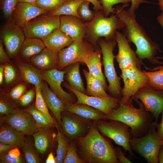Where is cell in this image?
<instances>
[{"instance_id":"cell-1","label":"cell","mask_w":163,"mask_h":163,"mask_svg":"<svg viewBox=\"0 0 163 163\" xmlns=\"http://www.w3.org/2000/svg\"><path fill=\"white\" fill-rule=\"evenodd\" d=\"M74 141L79 156L86 163H119L111 141L100 133L95 121L85 136Z\"/></svg>"},{"instance_id":"cell-2","label":"cell","mask_w":163,"mask_h":163,"mask_svg":"<svg viewBox=\"0 0 163 163\" xmlns=\"http://www.w3.org/2000/svg\"><path fill=\"white\" fill-rule=\"evenodd\" d=\"M129 5L124 4L122 7L117 6L115 14L120 20L124 23L125 27L123 34L129 43H133L136 46V53L141 61L147 59L153 64H162L155 57L160 47L155 42L149 37L143 28L138 23L136 19L135 13H131L124 9Z\"/></svg>"},{"instance_id":"cell-3","label":"cell","mask_w":163,"mask_h":163,"mask_svg":"<svg viewBox=\"0 0 163 163\" xmlns=\"http://www.w3.org/2000/svg\"><path fill=\"white\" fill-rule=\"evenodd\" d=\"M133 96L125 103H120L116 109L103 120H114L121 121L129 126L132 138H139L146 135L155 119L150 112L146 111L144 105L138 99L134 100L139 106L136 108L133 103Z\"/></svg>"},{"instance_id":"cell-4","label":"cell","mask_w":163,"mask_h":163,"mask_svg":"<svg viewBox=\"0 0 163 163\" xmlns=\"http://www.w3.org/2000/svg\"><path fill=\"white\" fill-rule=\"evenodd\" d=\"M94 12L93 20L85 22L87 31L83 39L92 43L96 49L99 47L97 42L100 38L104 37L107 41L115 40L117 30L124 28L125 25L115 14L108 17L102 10H95Z\"/></svg>"},{"instance_id":"cell-5","label":"cell","mask_w":163,"mask_h":163,"mask_svg":"<svg viewBox=\"0 0 163 163\" xmlns=\"http://www.w3.org/2000/svg\"><path fill=\"white\" fill-rule=\"evenodd\" d=\"M101 50L104 73L109 83L107 91L111 97L121 99L122 89L120 78L117 75L114 64L115 56L113 51L117 43L116 40L107 41L101 37L97 42Z\"/></svg>"},{"instance_id":"cell-6","label":"cell","mask_w":163,"mask_h":163,"mask_svg":"<svg viewBox=\"0 0 163 163\" xmlns=\"http://www.w3.org/2000/svg\"><path fill=\"white\" fill-rule=\"evenodd\" d=\"M157 123L155 121L153 123L146 135L139 138H132L129 142L131 150L143 157L148 163H158V151L163 145V140L155 130Z\"/></svg>"},{"instance_id":"cell-7","label":"cell","mask_w":163,"mask_h":163,"mask_svg":"<svg viewBox=\"0 0 163 163\" xmlns=\"http://www.w3.org/2000/svg\"><path fill=\"white\" fill-rule=\"evenodd\" d=\"M100 120L95 121L96 126L100 133L114 142L115 143L123 147L125 152L128 151L130 157L134 154L129 146L132 138L129 126L119 121L114 120Z\"/></svg>"},{"instance_id":"cell-8","label":"cell","mask_w":163,"mask_h":163,"mask_svg":"<svg viewBox=\"0 0 163 163\" xmlns=\"http://www.w3.org/2000/svg\"><path fill=\"white\" fill-rule=\"evenodd\" d=\"M96 49L93 45L84 39L74 41L69 46L58 52L57 69L62 70L69 65L77 62L84 63L89 55Z\"/></svg>"},{"instance_id":"cell-9","label":"cell","mask_w":163,"mask_h":163,"mask_svg":"<svg viewBox=\"0 0 163 163\" xmlns=\"http://www.w3.org/2000/svg\"><path fill=\"white\" fill-rule=\"evenodd\" d=\"M60 25V16L46 14L40 15L30 21L22 28L26 38L43 40Z\"/></svg>"},{"instance_id":"cell-10","label":"cell","mask_w":163,"mask_h":163,"mask_svg":"<svg viewBox=\"0 0 163 163\" xmlns=\"http://www.w3.org/2000/svg\"><path fill=\"white\" fill-rule=\"evenodd\" d=\"M61 118V131L70 142L85 136L94 121L65 110L62 113Z\"/></svg>"},{"instance_id":"cell-11","label":"cell","mask_w":163,"mask_h":163,"mask_svg":"<svg viewBox=\"0 0 163 163\" xmlns=\"http://www.w3.org/2000/svg\"><path fill=\"white\" fill-rule=\"evenodd\" d=\"M121 77L124 83L120 103H125L141 88L148 85L149 78L137 66L121 70Z\"/></svg>"},{"instance_id":"cell-12","label":"cell","mask_w":163,"mask_h":163,"mask_svg":"<svg viewBox=\"0 0 163 163\" xmlns=\"http://www.w3.org/2000/svg\"><path fill=\"white\" fill-rule=\"evenodd\" d=\"M0 37L8 55L11 58L18 56L26 38L22 28L11 21L2 28Z\"/></svg>"},{"instance_id":"cell-13","label":"cell","mask_w":163,"mask_h":163,"mask_svg":"<svg viewBox=\"0 0 163 163\" xmlns=\"http://www.w3.org/2000/svg\"><path fill=\"white\" fill-rule=\"evenodd\" d=\"M133 97V100L141 101L145 110L151 113L157 122L159 115L163 111V90H155L147 85L139 89Z\"/></svg>"},{"instance_id":"cell-14","label":"cell","mask_w":163,"mask_h":163,"mask_svg":"<svg viewBox=\"0 0 163 163\" xmlns=\"http://www.w3.org/2000/svg\"><path fill=\"white\" fill-rule=\"evenodd\" d=\"M2 116L1 118L2 123H6L24 135H33L38 130L32 115L24 110L18 109L12 113Z\"/></svg>"},{"instance_id":"cell-15","label":"cell","mask_w":163,"mask_h":163,"mask_svg":"<svg viewBox=\"0 0 163 163\" xmlns=\"http://www.w3.org/2000/svg\"><path fill=\"white\" fill-rule=\"evenodd\" d=\"M115 40L117 44L118 51L115 58L121 70L129 69L134 66L141 69L142 62L132 49L124 35L117 30Z\"/></svg>"},{"instance_id":"cell-16","label":"cell","mask_w":163,"mask_h":163,"mask_svg":"<svg viewBox=\"0 0 163 163\" xmlns=\"http://www.w3.org/2000/svg\"><path fill=\"white\" fill-rule=\"evenodd\" d=\"M64 85L76 97L77 100L75 104H87L98 110L106 115L110 113L113 109L117 108L119 106L120 99L111 96L104 97L88 96L74 90L67 83H64Z\"/></svg>"},{"instance_id":"cell-17","label":"cell","mask_w":163,"mask_h":163,"mask_svg":"<svg viewBox=\"0 0 163 163\" xmlns=\"http://www.w3.org/2000/svg\"><path fill=\"white\" fill-rule=\"evenodd\" d=\"M65 73L64 70L57 69L42 71V79L46 82L51 90L65 104L75 103L77 100L74 96L65 91L62 87Z\"/></svg>"},{"instance_id":"cell-18","label":"cell","mask_w":163,"mask_h":163,"mask_svg":"<svg viewBox=\"0 0 163 163\" xmlns=\"http://www.w3.org/2000/svg\"><path fill=\"white\" fill-rule=\"evenodd\" d=\"M48 12L32 3L19 2L11 17V21L21 28L37 17Z\"/></svg>"},{"instance_id":"cell-19","label":"cell","mask_w":163,"mask_h":163,"mask_svg":"<svg viewBox=\"0 0 163 163\" xmlns=\"http://www.w3.org/2000/svg\"><path fill=\"white\" fill-rule=\"evenodd\" d=\"M59 29L70 36L73 41L83 39L87 27L84 22L79 18L72 15L60 16Z\"/></svg>"},{"instance_id":"cell-20","label":"cell","mask_w":163,"mask_h":163,"mask_svg":"<svg viewBox=\"0 0 163 163\" xmlns=\"http://www.w3.org/2000/svg\"><path fill=\"white\" fill-rule=\"evenodd\" d=\"M41 89L42 94L47 107L54 116L61 131V114L65 110V104L51 90L48 84L43 80L42 81Z\"/></svg>"},{"instance_id":"cell-21","label":"cell","mask_w":163,"mask_h":163,"mask_svg":"<svg viewBox=\"0 0 163 163\" xmlns=\"http://www.w3.org/2000/svg\"><path fill=\"white\" fill-rule=\"evenodd\" d=\"M30 61L32 65L41 71L57 69L58 52L46 47L40 53L32 57Z\"/></svg>"},{"instance_id":"cell-22","label":"cell","mask_w":163,"mask_h":163,"mask_svg":"<svg viewBox=\"0 0 163 163\" xmlns=\"http://www.w3.org/2000/svg\"><path fill=\"white\" fill-rule=\"evenodd\" d=\"M15 62L25 81L35 86L41 87L43 81L42 71L33 65L23 62L19 57H17Z\"/></svg>"},{"instance_id":"cell-23","label":"cell","mask_w":163,"mask_h":163,"mask_svg":"<svg viewBox=\"0 0 163 163\" xmlns=\"http://www.w3.org/2000/svg\"><path fill=\"white\" fill-rule=\"evenodd\" d=\"M42 40L46 47L57 52L69 46L74 41L59 28L55 29Z\"/></svg>"},{"instance_id":"cell-24","label":"cell","mask_w":163,"mask_h":163,"mask_svg":"<svg viewBox=\"0 0 163 163\" xmlns=\"http://www.w3.org/2000/svg\"><path fill=\"white\" fill-rule=\"evenodd\" d=\"M101 54V50L99 47L89 55L84 63L87 66L90 73L100 81L104 89L106 91L108 86L102 71Z\"/></svg>"},{"instance_id":"cell-25","label":"cell","mask_w":163,"mask_h":163,"mask_svg":"<svg viewBox=\"0 0 163 163\" xmlns=\"http://www.w3.org/2000/svg\"><path fill=\"white\" fill-rule=\"evenodd\" d=\"M65 110L93 121L103 120L105 115L98 110L83 104H66L65 105Z\"/></svg>"},{"instance_id":"cell-26","label":"cell","mask_w":163,"mask_h":163,"mask_svg":"<svg viewBox=\"0 0 163 163\" xmlns=\"http://www.w3.org/2000/svg\"><path fill=\"white\" fill-rule=\"evenodd\" d=\"M2 123L0 129V143L12 145L18 148H22L26 140L24 135L6 123Z\"/></svg>"},{"instance_id":"cell-27","label":"cell","mask_w":163,"mask_h":163,"mask_svg":"<svg viewBox=\"0 0 163 163\" xmlns=\"http://www.w3.org/2000/svg\"><path fill=\"white\" fill-rule=\"evenodd\" d=\"M50 128H38V131L33 135L34 146L38 152L42 155L44 154L53 145L56 136Z\"/></svg>"},{"instance_id":"cell-28","label":"cell","mask_w":163,"mask_h":163,"mask_svg":"<svg viewBox=\"0 0 163 163\" xmlns=\"http://www.w3.org/2000/svg\"><path fill=\"white\" fill-rule=\"evenodd\" d=\"M81 63L77 62L71 64L63 70L65 71L64 78L69 86L80 92L86 94V89L80 72Z\"/></svg>"},{"instance_id":"cell-29","label":"cell","mask_w":163,"mask_h":163,"mask_svg":"<svg viewBox=\"0 0 163 163\" xmlns=\"http://www.w3.org/2000/svg\"><path fill=\"white\" fill-rule=\"evenodd\" d=\"M45 47L43 41L40 39L26 38L19 53V57L30 60L32 57L40 53Z\"/></svg>"},{"instance_id":"cell-30","label":"cell","mask_w":163,"mask_h":163,"mask_svg":"<svg viewBox=\"0 0 163 163\" xmlns=\"http://www.w3.org/2000/svg\"><path fill=\"white\" fill-rule=\"evenodd\" d=\"M82 72L87 84L86 94L100 97H107L111 96L106 92L100 81L92 76L85 69L83 70Z\"/></svg>"},{"instance_id":"cell-31","label":"cell","mask_w":163,"mask_h":163,"mask_svg":"<svg viewBox=\"0 0 163 163\" xmlns=\"http://www.w3.org/2000/svg\"><path fill=\"white\" fill-rule=\"evenodd\" d=\"M55 127L57 131L56 136L57 142L56 161L57 163H63L71 142L61 131L58 124Z\"/></svg>"},{"instance_id":"cell-32","label":"cell","mask_w":163,"mask_h":163,"mask_svg":"<svg viewBox=\"0 0 163 163\" xmlns=\"http://www.w3.org/2000/svg\"><path fill=\"white\" fill-rule=\"evenodd\" d=\"M83 0H68L55 10L48 13L51 15H72L80 18L77 10Z\"/></svg>"},{"instance_id":"cell-33","label":"cell","mask_w":163,"mask_h":163,"mask_svg":"<svg viewBox=\"0 0 163 163\" xmlns=\"http://www.w3.org/2000/svg\"><path fill=\"white\" fill-rule=\"evenodd\" d=\"M158 70L147 72L145 70L142 72L149 78L148 85L155 90H163V67L161 66L154 68L152 70Z\"/></svg>"},{"instance_id":"cell-34","label":"cell","mask_w":163,"mask_h":163,"mask_svg":"<svg viewBox=\"0 0 163 163\" xmlns=\"http://www.w3.org/2000/svg\"><path fill=\"white\" fill-rule=\"evenodd\" d=\"M24 110L32 115L38 129L55 126L43 113L33 106L29 107Z\"/></svg>"},{"instance_id":"cell-35","label":"cell","mask_w":163,"mask_h":163,"mask_svg":"<svg viewBox=\"0 0 163 163\" xmlns=\"http://www.w3.org/2000/svg\"><path fill=\"white\" fill-rule=\"evenodd\" d=\"M35 88L36 90L35 108L43 113L55 126L58 124L49 112L48 109L42 94L41 87L35 86Z\"/></svg>"},{"instance_id":"cell-36","label":"cell","mask_w":163,"mask_h":163,"mask_svg":"<svg viewBox=\"0 0 163 163\" xmlns=\"http://www.w3.org/2000/svg\"><path fill=\"white\" fill-rule=\"evenodd\" d=\"M22 150L27 163H39L42 162L33 144L30 141L25 140Z\"/></svg>"},{"instance_id":"cell-37","label":"cell","mask_w":163,"mask_h":163,"mask_svg":"<svg viewBox=\"0 0 163 163\" xmlns=\"http://www.w3.org/2000/svg\"><path fill=\"white\" fill-rule=\"evenodd\" d=\"M1 163H22L24 160L17 147L14 148L0 156Z\"/></svg>"},{"instance_id":"cell-38","label":"cell","mask_w":163,"mask_h":163,"mask_svg":"<svg viewBox=\"0 0 163 163\" xmlns=\"http://www.w3.org/2000/svg\"><path fill=\"white\" fill-rule=\"evenodd\" d=\"M68 0H36L32 4L45 10L48 13L60 7Z\"/></svg>"},{"instance_id":"cell-39","label":"cell","mask_w":163,"mask_h":163,"mask_svg":"<svg viewBox=\"0 0 163 163\" xmlns=\"http://www.w3.org/2000/svg\"><path fill=\"white\" fill-rule=\"evenodd\" d=\"M19 0H0V9L4 17L11 21L13 13Z\"/></svg>"},{"instance_id":"cell-40","label":"cell","mask_w":163,"mask_h":163,"mask_svg":"<svg viewBox=\"0 0 163 163\" xmlns=\"http://www.w3.org/2000/svg\"><path fill=\"white\" fill-rule=\"evenodd\" d=\"M90 2L83 1L78 7L77 12L80 19L84 22H88L92 21L94 17V12L89 8Z\"/></svg>"},{"instance_id":"cell-41","label":"cell","mask_w":163,"mask_h":163,"mask_svg":"<svg viewBox=\"0 0 163 163\" xmlns=\"http://www.w3.org/2000/svg\"><path fill=\"white\" fill-rule=\"evenodd\" d=\"M18 109L16 105L4 94H1L0 99V114L7 115L12 113Z\"/></svg>"},{"instance_id":"cell-42","label":"cell","mask_w":163,"mask_h":163,"mask_svg":"<svg viewBox=\"0 0 163 163\" xmlns=\"http://www.w3.org/2000/svg\"><path fill=\"white\" fill-rule=\"evenodd\" d=\"M64 163H85L86 162L79 156L74 141L71 142L65 158Z\"/></svg>"},{"instance_id":"cell-43","label":"cell","mask_w":163,"mask_h":163,"mask_svg":"<svg viewBox=\"0 0 163 163\" xmlns=\"http://www.w3.org/2000/svg\"><path fill=\"white\" fill-rule=\"evenodd\" d=\"M98 0L103 7L102 11L106 17H108L110 13L115 14V8L113 7L114 5L120 3L126 4L131 2V0Z\"/></svg>"},{"instance_id":"cell-44","label":"cell","mask_w":163,"mask_h":163,"mask_svg":"<svg viewBox=\"0 0 163 163\" xmlns=\"http://www.w3.org/2000/svg\"><path fill=\"white\" fill-rule=\"evenodd\" d=\"M4 65V79L6 84H9L15 79L17 74L14 67L9 63L5 64Z\"/></svg>"},{"instance_id":"cell-45","label":"cell","mask_w":163,"mask_h":163,"mask_svg":"<svg viewBox=\"0 0 163 163\" xmlns=\"http://www.w3.org/2000/svg\"><path fill=\"white\" fill-rule=\"evenodd\" d=\"M36 95L35 88L30 90L18 100L20 104L23 106H25L29 104L33 100Z\"/></svg>"},{"instance_id":"cell-46","label":"cell","mask_w":163,"mask_h":163,"mask_svg":"<svg viewBox=\"0 0 163 163\" xmlns=\"http://www.w3.org/2000/svg\"><path fill=\"white\" fill-rule=\"evenodd\" d=\"M26 89V86L25 85L18 84L11 89L9 96L13 99L17 100L24 94Z\"/></svg>"},{"instance_id":"cell-47","label":"cell","mask_w":163,"mask_h":163,"mask_svg":"<svg viewBox=\"0 0 163 163\" xmlns=\"http://www.w3.org/2000/svg\"><path fill=\"white\" fill-rule=\"evenodd\" d=\"M115 148L116 155L119 163H132L129 159L125 156L120 146Z\"/></svg>"},{"instance_id":"cell-48","label":"cell","mask_w":163,"mask_h":163,"mask_svg":"<svg viewBox=\"0 0 163 163\" xmlns=\"http://www.w3.org/2000/svg\"><path fill=\"white\" fill-rule=\"evenodd\" d=\"M3 44L1 39L0 40V62L2 63H10L11 61L8 54L5 51Z\"/></svg>"},{"instance_id":"cell-49","label":"cell","mask_w":163,"mask_h":163,"mask_svg":"<svg viewBox=\"0 0 163 163\" xmlns=\"http://www.w3.org/2000/svg\"><path fill=\"white\" fill-rule=\"evenodd\" d=\"M131 5L128 10L131 13H134L135 11L137 9L140 4L142 3H149L150 2L145 0H131Z\"/></svg>"},{"instance_id":"cell-50","label":"cell","mask_w":163,"mask_h":163,"mask_svg":"<svg viewBox=\"0 0 163 163\" xmlns=\"http://www.w3.org/2000/svg\"><path fill=\"white\" fill-rule=\"evenodd\" d=\"M17 147L14 145L0 143V156L11 149Z\"/></svg>"},{"instance_id":"cell-51","label":"cell","mask_w":163,"mask_h":163,"mask_svg":"<svg viewBox=\"0 0 163 163\" xmlns=\"http://www.w3.org/2000/svg\"><path fill=\"white\" fill-rule=\"evenodd\" d=\"M161 118L160 123H157L156 127L157 128V133L159 137L163 140V111L161 113Z\"/></svg>"},{"instance_id":"cell-52","label":"cell","mask_w":163,"mask_h":163,"mask_svg":"<svg viewBox=\"0 0 163 163\" xmlns=\"http://www.w3.org/2000/svg\"><path fill=\"white\" fill-rule=\"evenodd\" d=\"M91 3L93 5V9L95 10H103V7L98 0H83Z\"/></svg>"},{"instance_id":"cell-53","label":"cell","mask_w":163,"mask_h":163,"mask_svg":"<svg viewBox=\"0 0 163 163\" xmlns=\"http://www.w3.org/2000/svg\"><path fill=\"white\" fill-rule=\"evenodd\" d=\"M45 162L46 163H56V158L54 157L52 152H51L49 153L46 160Z\"/></svg>"},{"instance_id":"cell-54","label":"cell","mask_w":163,"mask_h":163,"mask_svg":"<svg viewBox=\"0 0 163 163\" xmlns=\"http://www.w3.org/2000/svg\"><path fill=\"white\" fill-rule=\"evenodd\" d=\"M4 79V65L1 64L0 66V85H2Z\"/></svg>"},{"instance_id":"cell-55","label":"cell","mask_w":163,"mask_h":163,"mask_svg":"<svg viewBox=\"0 0 163 163\" xmlns=\"http://www.w3.org/2000/svg\"><path fill=\"white\" fill-rule=\"evenodd\" d=\"M158 163H163V145L160 147L158 155Z\"/></svg>"},{"instance_id":"cell-56","label":"cell","mask_w":163,"mask_h":163,"mask_svg":"<svg viewBox=\"0 0 163 163\" xmlns=\"http://www.w3.org/2000/svg\"><path fill=\"white\" fill-rule=\"evenodd\" d=\"M157 19L161 26L163 27V12L157 17Z\"/></svg>"},{"instance_id":"cell-57","label":"cell","mask_w":163,"mask_h":163,"mask_svg":"<svg viewBox=\"0 0 163 163\" xmlns=\"http://www.w3.org/2000/svg\"><path fill=\"white\" fill-rule=\"evenodd\" d=\"M160 9L163 11V0H158Z\"/></svg>"},{"instance_id":"cell-58","label":"cell","mask_w":163,"mask_h":163,"mask_svg":"<svg viewBox=\"0 0 163 163\" xmlns=\"http://www.w3.org/2000/svg\"><path fill=\"white\" fill-rule=\"evenodd\" d=\"M35 0H19V2H24L33 3Z\"/></svg>"},{"instance_id":"cell-59","label":"cell","mask_w":163,"mask_h":163,"mask_svg":"<svg viewBox=\"0 0 163 163\" xmlns=\"http://www.w3.org/2000/svg\"><path fill=\"white\" fill-rule=\"evenodd\" d=\"M157 58H158V59H159V58H160V59H163V57H157ZM161 66L163 67V66Z\"/></svg>"}]
</instances>
